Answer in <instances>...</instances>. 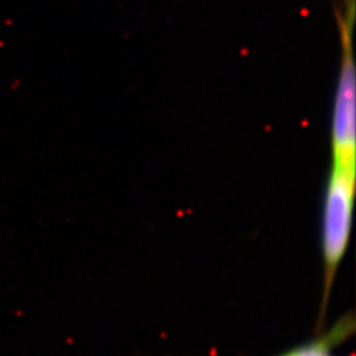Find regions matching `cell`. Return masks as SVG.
Wrapping results in <instances>:
<instances>
[{
	"label": "cell",
	"instance_id": "3957f363",
	"mask_svg": "<svg viewBox=\"0 0 356 356\" xmlns=\"http://www.w3.org/2000/svg\"><path fill=\"white\" fill-rule=\"evenodd\" d=\"M354 330L355 319L353 314H347L318 338L294 347L280 356H334V350H337L350 337H353Z\"/></svg>",
	"mask_w": 356,
	"mask_h": 356
},
{
	"label": "cell",
	"instance_id": "6da1fadb",
	"mask_svg": "<svg viewBox=\"0 0 356 356\" xmlns=\"http://www.w3.org/2000/svg\"><path fill=\"white\" fill-rule=\"evenodd\" d=\"M356 166L332 165L323 206V296L319 322L327 310L337 270L347 251L355 200Z\"/></svg>",
	"mask_w": 356,
	"mask_h": 356
},
{
	"label": "cell",
	"instance_id": "277c9868",
	"mask_svg": "<svg viewBox=\"0 0 356 356\" xmlns=\"http://www.w3.org/2000/svg\"><path fill=\"white\" fill-rule=\"evenodd\" d=\"M344 1H346V0H344Z\"/></svg>",
	"mask_w": 356,
	"mask_h": 356
},
{
	"label": "cell",
	"instance_id": "7a4b0ae2",
	"mask_svg": "<svg viewBox=\"0 0 356 356\" xmlns=\"http://www.w3.org/2000/svg\"><path fill=\"white\" fill-rule=\"evenodd\" d=\"M337 13L342 57L331 128L332 165L356 166V76L353 56L355 0H346L343 13Z\"/></svg>",
	"mask_w": 356,
	"mask_h": 356
}]
</instances>
